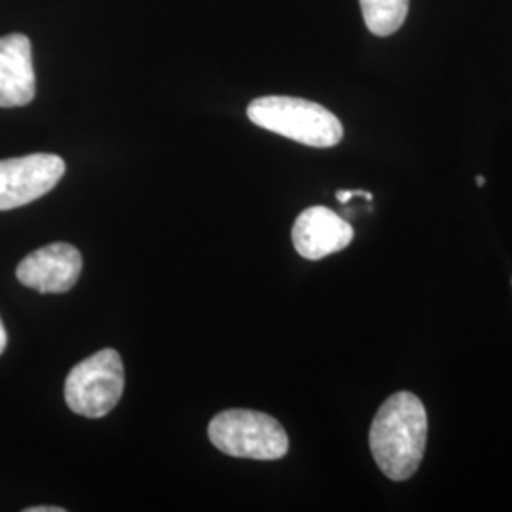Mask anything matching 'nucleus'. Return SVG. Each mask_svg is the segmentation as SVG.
Instances as JSON below:
<instances>
[{"label":"nucleus","instance_id":"9d476101","mask_svg":"<svg viewBox=\"0 0 512 512\" xmlns=\"http://www.w3.org/2000/svg\"><path fill=\"white\" fill-rule=\"evenodd\" d=\"M6 346H8V334H6L4 323H2V319H0V355L4 353Z\"/></svg>","mask_w":512,"mask_h":512},{"label":"nucleus","instance_id":"f8f14e48","mask_svg":"<svg viewBox=\"0 0 512 512\" xmlns=\"http://www.w3.org/2000/svg\"><path fill=\"white\" fill-rule=\"evenodd\" d=\"M476 184H478V186H484V184H486V179H484L482 175H478V177H476Z\"/></svg>","mask_w":512,"mask_h":512},{"label":"nucleus","instance_id":"20e7f679","mask_svg":"<svg viewBox=\"0 0 512 512\" xmlns=\"http://www.w3.org/2000/svg\"><path fill=\"white\" fill-rule=\"evenodd\" d=\"M124 393V363L118 351L101 349L74 366L65 382V403L84 418H105Z\"/></svg>","mask_w":512,"mask_h":512},{"label":"nucleus","instance_id":"1a4fd4ad","mask_svg":"<svg viewBox=\"0 0 512 512\" xmlns=\"http://www.w3.org/2000/svg\"><path fill=\"white\" fill-rule=\"evenodd\" d=\"M366 29L376 37L395 35L408 16V0H359Z\"/></svg>","mask_w":512,"mask_h":512},{"label":"nucleus","instance_id":"f257e3e1","mask_svg":"<svg viewBox=\"0 0 512 512\" xmlns=\"http://www.w3.org/2000/svg\"><path fill=\"white\" fill-rule=\"evenodd\" d=\"M370 452L389 480L416 475L427 444V412L414 393L401 391L385 399L370 427Z\"/></svg>","mask_w":512,"mask_h":512},{"label":"nucleus","instance_id":"6e6552de","mask_svg":"<svg viewBox=\"0 0 512 512\" xmlns=\"http://www.w3.org/2000/svg\"><path fill=\"white\" fill-rule=\"evenodd\" d=\"M35 93L31 40L21 33L0 37V107H25L35 99Z\"/></svg>","mask_w":512,"mask_h":512},{"label":"nucleus","instance_id":"7ed1b4c3","mask_svg":"<svg viewBox=\"0 0 512 512\" xmlns=\"http://www.w3.org/2000/svg\"><path fill=\"white\" fill-rule=\"evenodd\" d=\"M209 440L232 458L275 461L289 452V437L279 421L255 410H224L209 423Z\"/></svg>","mask_w":512,"mask_h":512},{"label":"nucleus","instance_id":"9b49d317","mask_svg":"<svg viewBox=\"0 0 512 512\" xmlns=\"http://www.w3.org/2000/svg\"><path fill=\"white\" fill-rule=\"evenodd\" d=\"M25 512H65L61 507H31Z\"/></svg>","mask_w":512,"mask_h":512},{"label":"nucleus","instance_id":"39448f33","mask_svg":"<svg viewBox=\"0 0 512 512\" xmlns=\"http://www.w3.org/2000/svg\"><path fill=\"white\" fill-rule=\"evenodd\" d=\"M65 175V162L55 154H29L0 162V211L35 202L54 190Z\"/></svg>","mask_w":512,"mask_h":512},{"label":"nucleus","instance_id":"f03ea898","mask_svg":"<svg viewBox=\"0 0 512 512\" xmlns=\"http://www.w3.org/2000/svg\"><path fill=\"white\" fill-rule=\"evenodd\" d=\"M247 116L258 128L306 147H336L344 137L342 122L329 109L300 97H258L247 107Z\"/></svg>","mask_w":512,"mask_h":512},{"label":"nucleus","instance_id":"0eeeda50","mask_svg":"<svg viewBox=\"0 0 512 512\" xmlns=\"http://www.w3.org/2000/svg\"><path fill=\"white\" fill-rule=\"evenodd\" d=\"M353 239V228L329 207H310L298 215L293 226L296 253L308 260H321L340 253Z\"/></svg>","mask_w":512,"mask_h":512},{"label":"nucleus","instance_id":"423d86ee","mask_svg":"<svg viewBox=\"0 0 512 512\" xmlns=\"http://www.w3.org/2000/svg\"><path fill=\"white\" fill-rule=\"evenodd\" d=\"M82 255L69 243H52L25 256L18 264V281L38 293H69L82 274Z\"/></svg>","mask_w":512,"mask_h":512}]
</instances>
